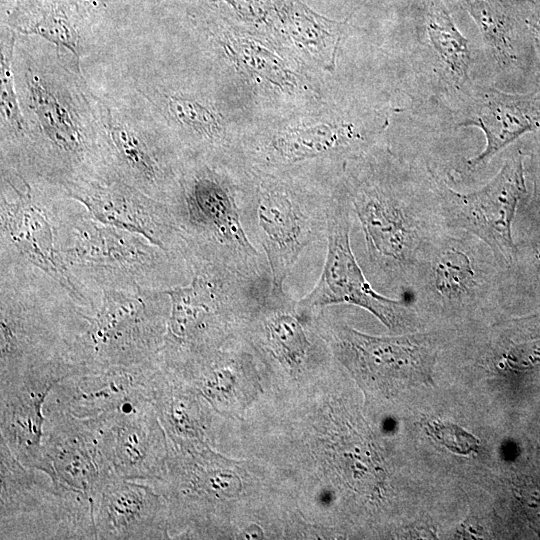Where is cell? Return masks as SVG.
Masks as SVG:
<instances>
[{
	"label": "cell",
	"mask_w": 540,
	"mask_h": 540,
	"mask_svg": "<svg viewBox=\"0 0 540 540\" xmlns=\"http://www.w3.org/2000/svg\"><path fill=\"white\" fill-rule=\"evenodd\" d=\"M365 246L363 270L385 295L409 292L417 269L447 227L437 175L392 155L359 158L345 177Z\"/></svg>",
	"instance_id": "cell-1"
},
{
	"label": "cell",
	"mask_w": 540,
	"mask_h": 540,
	"mask_svg": "<svg viewBox=\"0 0 540 540\" xmlns=\"http://www.w3.org/2000/svg\"><path fill=\"white\" fill-rule=\"evenodd\" d=\"M58 246L67 275L91 311L105 290L166 291L187 284L193 276L186 258L96 220L76 200L60 224Z\"/></svg>",
	"instance_id": "cell-2"
},
{
	"label": "cell",
	"mask_w": 540,
	"mask_h": 540,
	"mask_svg": "<svg viewBox=\"0 0 540 540\" xmlns=\"http://www.w3.org/2000/svg\"><path fill=\"white\" fill-rule=\"evenodd\" d=\"M88 312L40 268L0 259V382L53 364L71 365L69 351Z\"/></svg>",
	"instance_id": "cell-3"
},
{
	"label": "cell",
	"mask_w": 540,
	"mask_h": 540,
	"mask_svg": "<svg viewBox=\"0 0 540 540\" xmlns=\"http://www.w3.org/2000/svg\"><path fill=\"white\" fill-rule=\"evenodd\" d=\"M271 284L222 265L194 264L187 284L165 291L170 314L158 361L167 365L223 347L246 330Z\"/></svg>",
	"instance_id": "cell-4"
},
{
	"label": "cell",
	"mask_w": 540,
	"mask_h": 540,
	"mask_svg": "<svg viewBox=\"0 0 540 540\" xmlns=\"http://www.w3.org/2000/svg\"><path fill=\"white\" fill-rule=\"evenodd\" d=\"M207 165H184L181 192L174 207L192 264L209 263L256 279H271L264 254L249 234L250 203Z\"/></svg>",
	"instance_id": "cell-5"
},
{
	"label": "cell",
	"mask_w": 540,
	"mask_h": 540,
	"mask_svg": "<svg viewBox=\"0 0 540 540\" xmlns=\"http://www.w3.org/2000/svg\"><path fill=\"white\" fill-rule=\"evenodd\" d=\"M506 268L478 237L446 230L430 248L413 277V308L444 317L496 309L503 302Z\"/></svg>",
	"instance_id": "cell-6"
},
{
	"label": "cell",
	"mask_w": 540,
	"mask_h": 540,
	"mask_svg": "<svg viewBox=\"0 0 540 540\" xmlns=\"http://www.w3.org/2000/svg\"><path fill=\"white\" fill-rule=\"evenodd\" d=\"M169 314L165 291L105 290L97 307L86 314L69 362L76 373L154 362L165 341Z\"/></svg>",
	"instance_id": "cell-7"
},
{
	"label": "cell",
	"mask_w": 540,
	"mask_h": 540,
	"mask_svg": "<svg viewBox=\"0 0 540 540\" xmlns=\"http://www.w3.org/2000/svg\"><path fill=\"white\" fill-rule=\"evenodd\" d=\"M1 171L0 259L40 268L91 310L67 275L58 253L59 227L75 200L51 184L29 181L8 169Z\"/></svg>",
	"instance_id": "cell-8"
},
{
	"label": "cell",
	"mask_w": 540,
	"mask_h": 540,
	"mask_svg": "<svg viewBox=\"0 0 540 540\" xmlns=\"http://www.w3.org/2000/svg\"><path fill=\"white\" fill-rule=\"evenodd\" d=\"M249 224L268 262L271 282L284 287L303 251L326 236L331 194L321 195L277 175H254Z\"/></svg>",
	"instance_id": "cell-9"
},
{
	"label": "cell",
	"mask_w": 540,
	"mask_h": 540,
	"mask_svg": "<svg viewBox=\"0 0 540 540\" xmlns=\"http://www.w3.org/2000/svg\"><path fill=\"white\" fill-rule=\"evenodd\" d=\"M353 215L344 185L331 193L327 222V254L313 289L298 301L306 313L336 304H351L369 311L395 332H413L419 316L412 305L379 292L368 280L351 246Z\"/></svg>",
	"instance_id": "cell-10"
},
{
	"label": "cell",
	"mask_w": 540,
	"mask_h": 540,
	"mask_svg": "<svg viewBox=\"0 0 540 540\" xmlns=\"http://www.w3.org/2000/svg\"><path fill=\"white\" fill-rule=\"evenodd\" d=\"M317 320L334 355L361 379L390 390L432 382L442 331L372 336L345 323L327 321L322 310Z\"/></svg>",
	"instance_id": "cell-11"
},
{
	"label": "cell",
	"mask_w": 540,
	"mask_h": 540,
	"mask_svg": "<svg viewBox=\"0 0 540 540\" xmlns=\"http://www.w3.org/2000/svg\"><path fill=\"white\" fill-rule=\"evenodd\" d=\"M437 188L447 227L478 237L489 246L499 263L509 268L516 253L513 224L526 194L522 154L509 157L478 190L455 191L438 176Z\"/></svg>",
	"instance_id": "cell-12"
},
{
	"label": "cell",
	"mask_w": 540,
	"mask_h": 540,
	"mask_svg": "<svg viewBox=\"0 0 540 540\" xmlns=\"http://www.w3.org/2000/svg\"><path fill=\"white\" fill-rule=\"evenodd\" d=\"M100 134L110 174L146 195L175 207L185 164L149 126L99 103Z\"/></svg>",
	"instance_id": "cell-13"
},
{
	"label": "cell",
	"mask_w": 540,
	"mask_h": 540,
	"mask_svg": "<svg viewBox=\"0 0 540 540\" xmlns=\"http://www.w3.org/2000/svg\"><path fill=\"white\" fill-rule=\"evenodd\" d=\"M116 476L155 484L167 472L170 445L149 400L88 418Z\"/></svg>",
	"instance_id": "cell-14"
},
{
	"label": "cell",
	"mask_w": 540,
	"mask_h": 540,
	"mask_svg": "<svg viewBox=\"0 0 540 540\" xmlns=\"http://www.w3.org/2000/svg\"><path fill=\"white\" fill-rule=\"evenodd\" d=\"M66 193L81 203L96 220L139 234L191 263L176 211L171 205L146 195L112 174Z\"/></svg>",
	"instance_id": "cell-15"
},
{
	"label": "cell",
	"mask_w": 540,
	"mask_h": 540,
	"mask_svg": "<svg viewBox=\"0 0 540 540\" xmlns=\"http://www.w3.org/2000/svg\"><path fill=\"white\" fill-rule=\"evenodd\" d=\"M43 450L46 475L55 487L84 493L93 501L115 473L88 418L47 406Z\"/></svg>",
	"instance_id": "cell-16"
},
{
	"label": "cell",
	"mask_w": 540,
	"mask_h": 540,
	"mask_svg": "<svg viewBox=\"0 0 540 540\" xmlns=\"http://www.w3.org/2000/svg\"><path fill=\"white\" fill-rule=\"evenodd\" d=\"M71 373L66 364H53L0 382V437L29 469L46 474L44 403L54 386Z\"/></svg>",
	"instance_id": "cell-17"
},
{
	"label": "cell",
	"mask_w": 540,
	"mask_h": 540,
	"mask_svg": "<svg viewBox=\"0 0 540 540\" xmlns=\"http://www.w3.org/2000/svg\"><path fill=\"white\" fill-rule=\"evenodd\" d=\"M0 437V538L56 539L59 493L39 483Z\"/></svg>",
	"instance_id": "cell-18"
},
{
	"label": "cell",
	"mask_w": 540,
	"mask_h": 540,
	"mask_svg": "<svg viewBox=\"0 0 540 540\" xmlns=\"http://www.w3.org/2000/svg\"><path fill=\"white\" fill-rule=\"evenodd\" d=\"M96 539H168L169 507L152 484L118 476L94 500Z\"/></svg>",
	"instance_id": "cell-19"
},
{
	"label": "cell",
	"mask_w": 540,
	"mask_h": 540,
	"mask_svg": "<svg viewBox=\"0 0 540 540\" xmlns=\"http://www.w3.org/2000/svg\"><path fill=\"white\" fill-rule=\"evenodd\" d=\"M154 362L113 366L72 374L59 381L48 406L78 418H91L128 403L151 399L152 382L158 369Z\"/></svg>",
	"instance_id": "cell-20"
},
{
	"label": "cell",
	"mask_w": 540,
	"mask_h": 540,
	"mask_svg": "<svg viewBox=\"0 0 540 540\" xmlns=\"http://www.w3.org/2000/svg\"><path fill=\"white\" fill-rule=\"evenodd\" d=\"M459 126H474L485 136L480 153L466 161L468 170L486 166L501 150L528 132L540 128V105L530 96L507 94L496 88L477 87Z\"/></svg>",
	"instance_id": "cell-21"
},
{
	"label": "cell",
	"mask_w": 540,
	"mask_h": 540,
	"mask_svg": "<svg viewBox=\"0 0 540 540\" xmlns=\"http://www.w3.org/2000/svg\"><path fill=\"white\" fill-rule=\"evenodd\" d=\"M366 138L353 126L319 124L289 128L274 135L258 163L269 170L285 168L307 160L359 153Z\"/></svg>",
	"instance_id": "cell-22"
},
{
	"label": "cell",
	"mask_w": 540,
	"mask_h": 540,
	"mask_svg": "<svg viewBox=\"0 0 540 540\" xmlns=\"http://www.w3.org/2000/svg\"><path fill=\"white\" fill-rule=\"evenodd\" d=\"M173 446L205 443L208 417L185 381L159 363L152 382L151 399Z\"/></svg>",
	"instance_id": "cell-23"
},
{
	"label": "cell",
	"mask_w": 540,
	"mask_h": 540,
	"mask_svg": "<svg viewBox=\"0 0 540 540\" xmlns=\"http://www.w3.org/2000/svg\"><path fill=\"white\" fill-rule=\"evenodd\" d=\"M79 16L72 0H22L11 11L9 23L20 32L62 45L78 57Z\"/></svg>",
	"instance_id": "cell-24"
},
{
	"label": "cell",
	"mask_w": 540,
	"mask_h": 540,
	"mask_svg": "<svg viewBox=\"0 0 540 540\" xmlns=\"http://www.w3.org/2000/svg\"><path fill=\"white\" fill-rule=\"evenodd\" d=\"M426 31L433 51L455 85L469 82L472 60L469 41L456 27L442 0H429Z\"/></svg>",
	"instance_id": "cell-25"
},
{
	"label": "cell",
	"mask_w": 540,
	"mask_h": 540,
	"mask_svg": "<svg viewBox=\"0 0 540 540\" xmlns=\"http://www.w3.org/2000/svg\"><path fill=\"white\" fill-rule=\"evenodd\" d=\"M15 37L12 33L2 34L1 38V122L2 162L14 159L24 147L28 139V126L20 109L14 85L12 56Z\"/></svg>",
	"instance_id": "cell-26"
},
{
	"label": "cell",
	"mask_w": 540,
	"mask_h": 540,
	"mask_svg": "<svg viewBox=\"0 0 540 540\" xmlns=\"http://www.w3.org/2000/svg\"><path fill=\"white\" fill-rule=\"evenodd\" d=\"M289 19V30L295 41L324 67L334 69L345 23L321 18L302 4L293 6Z\"/></svg>",
	"instance_id": "cell-27"
},
{
	"label": "cell",
	"mask_w": 540,
	"mask_h": 540,
	"mask_svg": "<svg viewBox=\"0 0 540 540\" xmlns=\"http://www.w3.org/2000/svg\"><path fill=\"white\" fill-rule=\"evenodd\" d=\"M495 60L510 66L517 61L516 43L511 25L501 7L491 0H464Z\"/></svg>",
	"instance_id": "cell-28"
},
{
	"label": "cell",
	"mask_w": 540,
	"mask_h": 540,
	"mask_svg": "<svg viewBox=\"0 0 540 540\" xmlns=\"http://www.w3.org/2000/svg\"><path fill=\"white\" fill-rule=\"evenodd\" d=\"M167 109L177 122L194 132L211 150L223 143V126L218 116L202 103L181 95H169Z\"/></svg>",
	"instance_id": "cell-29"
},
{
	"label": "cell",
	"mask_w": 540,
	"mask_h": 540,
	"mask_svg": "<svg viewBox=\"0 0 540 540\" xmlns=\"http://www.w3.org/2000/svg\"><path fill=\"white\" fill-rule=\"evenodd\" d=\"M430 431L438 442L455 453L469 454L478 447L477 439L457 425L434 423Z\"/></svg>",
	"instance_id": "cell-30"
},
{
	"label": "cell",
	"mask_w": 540,
	"mask_h": 540,
	"mask_svg": "<svg viewBox=\"0 0 540 540\" xmlns=\"http://www.w3.org/2000/svg\"><path fill=\"white\" fill-rule=\"evenodd\" d=\"M528 26L535 50L540 58V13L534 14L528 20Z\"/></svg>",
	"instance_id": "cell-31"
},
{
	"label": "cell",
	"mask_w": 540,
	"mask_h": 540,
	"mask_svg": "<svg viewBox=\"0 0 540 540\" xmlns=\"http://www.w3.org/2000/svg\"><path fill=\"white\" fill-rule=\"evenodd\" d=\"M532 213L540 216V167L535 180L534 197L531 203Z\"/></svg>",
	"instance_id": "cell-32"
},
{
	"label": "cell",
	"mask_w": 540,
	"mask_h": 540,
	"mask_svg": "<svg viewBox=\"0 0 540 540\" xmlns=\"http://www.w3.org/2000/svg\"><path fill=\"white\" fill-rule=\"evenodd\" d=\"M78 9L80 8H95L106 4L109 0H72Z\"/></svg>",
	"instance_id": "cell-33"
}]
</instances>
